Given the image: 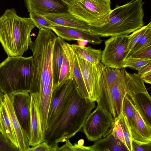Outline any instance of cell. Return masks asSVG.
<instances>
[{
	"label": "cell",
	"mask_w": 151,
	"mask_h": 151,
	"mask_svg": "<svg viewBox=\"0 0 151 151\" xmlns=\"http://www.w3.org/2000/svg\"><path fill=\"white\" fill-rule=\"evenodd\" d=\"M78 45L81 47L85 46L88 42L85 40H78Z\"/></svg>",
	"instance_id": "41"
},
{
	"label": "cell",
	"mask_w": 151,
	"mask_h": 151,
	"mask_svg": "<svg viewBox=\"0 0 151 151\" xmlns=\"http://www.w3.org/2000/svg\"><path fill=\"white\" fill-rule=\"evenodd\" d=\"M76 54L91 63L95 65L101 62L102 52L101 49H96L90 46L81 47L78 45L71 44Z\"/></svg>",
	"instance_id": "23"
},
{
	"label": "cell",
	"mask_w": 151,
	"mask_h": 151,
	"mask_svg": "<svg viewBox=\"0 0 151 151\" xmlns=\"http://www.w3.org/2000/svg\"><path fill=\"white\" fill-rule=\"evenodd\" d=\"M0 130L18 148L15 133L4 103L0 106Z\"/></svg>",
	"instance_id": "24"
},
{
	"label": "cell",
	"mask_w": 151,
	"mask_h": 151,
	"mask_svg": "<svg viewBox=\"0 0 151 151\" xmlns=\"http://www.w3.org/2000/svg\"></svg>",
	"instance_id": "42"
},
{
	"label": "cell",
	"mask_w": 151,
	"mask_h": 151,
	"mask_svg": "<svg viewBox=\"0 0 151 151\" xmlns=\"http://www.w3.org/2000/svg\"><path fill=\"white\" fill-rule=\"evenodd\" d=\"M147 92L140 76L126 70L119 80L105 88L96 102L97 105L116 119L122 112L123 101L126 93L132 98L138 92Z\"/></svg>",
	"instance_id": "5"
},
{
	"label": "cell",
	"mask_w": 151,
	"mask_h": 151,
	"mask_svg": "<svg viewBox=\"0 0 151 151\" xmlns=\"http://www.w3.org/2000/svg\"><path fill=\"white\" fill-rule=\"evenodd\" d=\"M91 151H128L125 145L115 138L111 132L106 137L100 139L89 146Z\"/></svg>",
	"instance_id": "22"
},
{
	"label": "cell",
	"mask_w": 151,
	"mask_h": 151,
	"mask_svg": "<svg viewBox=\"0 0 151 151\" xmlns=\"http://www.w3.org/2000/svg\"><path fill=\"white\" fill-rule=\"evenodd\" d=\"M64 53L63 49L57 39L53 47L52 62L53 81L55 88L58 83Z\"/></svg>",
	"instance_id": "25"
},
{
	"label": "cell",
	"mask_w": 151,
	"mask_h": 151,
	"mask_svg": "<svg viewBox=\"0 0 151 151\" xmlns=\"http://www.w3.org/2000/svg\"><path fill=\"white\" fill-rule=\"evenodd\" d=\"M76 54L91 100L96 101L99 99L103 89V72L105 66L101 62L93 64L77 54Z\"/></svg>",
	"instance_id": "9"
},
{
	"label": "cell",
	"mask_w": 151,
	"mask_h": 151,
	"mask_svg": "<svg viewBox=\"0 0 151 151\" xmlns=\"http://www.w3.org/2000/svg\"><path fill=\"white\" fill-rule=\"evenodd\" d=\"M4 94L0 88V106L3 103Z\"/></svg>",
	"instance_id": "40"
},
{
	"label": "cell",
	"mask_w": 151,
	"mask_h": 151,
	"mask_svg": "<svg viewBox=\"0 0 151 151\" xmlns=\"http://www.w3.org/2000/svg\"><path fill=\"white\" fill-rule=\"evenodd\" d=\"M76 85L74 79L72 78L61 87L55 88L52 93L48 112L46 129L66 107Z\"/></svg>",
	"instance_id": "11"
},
{
	"label": "cell",
	"mask_w": 151,
	"mask_h": 151,
	"mask_svg": "<svg viewBox=\"0 0 151 151\" xmlns=\"http://www.w3.org/2000/svg\"><path fill=\"white\" fill-rule=\"evenodd\" d=\"M0 151H19V148L0 130Z\"/></svg>",
	"instance_id": "33"
},
{
	"label": "cell",
	"mask_w": 151,
	"mask_h": 151,
	"mask_svg": "<svg viewBox=\"0 0 151 151\" xmlns=\"http://www.w3.org/2000/svg\"><path fill=\"white\" fill-rule=\"evenodd\" d=\"M150 25L151 22H150L146 25L140 28L133 32L129 35H128V45L125 59L127 57L133 48L142 38L148 28Z\"/></svg>",
	"instance_id": "27"
},
{
	"label": "cell",
	"mask_w": 151,
	"mask_h": 151,
	"mask_svg": "<svg viewBox=\"0 0 151 151\" xmlns=\"http://www.w3.org/2000/svg\"><path fill=\"white\" fill-rule=\"evenodd\" d=\"M132 99L144 121L151 126V98L148 92H138Z\"/></svg>",
	"instance_id": "21"
},
{
	"label": "cell",
	"mask_w": 151,
	"mask_h": 151,
	"mask_svg": "<svg viewBox=\"0 0 151 151\" xmlns=\"http://www.w3.org/2000/svg\"><path fill=\"white\" fill-rule=\"evenodd\" d=\"M132 105L134 113L130 127L132 139L141 142H151V126L147 125L144 121L135 107L133 101Z\"/></svg>",
	"instance_id": "19"
},
{
	"label": "cell",
	"mask_w": 151,
	"mask_h": 151,
	"mask_svg": "<svg viewBox=\"0 0 151 151\" xmlns=\"http://www.w3.org/2000/svg\"><path fill=\"white\" fill-rule=\"evenodd\" d=\"M132 151H151V142L143 143L132 139Z\"/></svg>",
	"instance_id": "35"
},
{
	"label": "cell",
	"mask_w": 151,
	"mask_h": 151,
	"mask_svg": "<svg viewBox=\"0 0 151 151\" xmlns=\"http://www.w3.org/2000/svg\"><path fill=\"white\" fill-rule=\"evenodd\" d=\"M12 93L15 114L29 140L30 135L31 95L29 91L26 90L16 91Z\"/></svg>",
	"instance_id": "12"
},
{
	"label": "cell",
	"mask_w": 151,
	"mask_h": 151,
	"mask_svg": "<svg viewBox=\"0 0 151 151\" xmlns=\"http://www.w3.org/2000/svg\"><path fill=\"white\" fill-rule=\"evenodd\" d=\"M128 35L113 36L105 41V47L102 52L101 63L108 67L123 68L126 54Z\"/></svg>",
	"instance_id": "10"
},
{
	"label": "cell",
	"mask_w": 151,
	"mask_h": 151,
	"mask_svg": "<svg viewBox=\"0 0 151 151\" xmlns=\"http://www.w3.org/2000/svg\"><path fill=\"white\" fill-rule=\"evenodd\" d=\"M69 6H72L78 0H63Z\"/></svg>",
	"instance_id": "39"
},
{
	"label": "cell",
	"mask_w": 151,
	"mask_h": 151,
	"mask_svg": "<svg viewBox=\"0 0 151 151\" xmlns=\"http://www.w3.org/2000/svg\"><path fill=\"white\" fill-rule=\"evenodd\" d=\"M59 147L58 143L49 144L47 142L44 141L30 147L28 151H57Z\"/></svg>",
	"instance_id": "34"
},
{
	"label": "cell",
	"mask_w": 151,
	"mask_h": 151,
	"mask_svg": "<svg viewBox=\"0 0 151 151\" xmlns=\"http://www.w3.org/2000/svg\"><path fill=\"white\" fill-rule=\"evenodd\" d=\"M150 46H151V25L148 28L142 38L129 52L127 57L142 49Z\"/></svg>",
	"instance_id": "32"
},
{
	"label": "cell",
	"mask_w": 151,
	"mask_h": 151,
	"mask_svg": "<svg viewBox=\"0 0 151 151\" xmlns=\"http://www.w3.org/2000/svg\"><path fill=\"white\" fill-rule=\"evenodd\" d=\"M133 100L128 93H126L123 99L122 106V112L125 116L129 124L131 126L133 116Z\"/></svg>",
	"instance_id": "30"
},
{
	"label": "cell",
	"mask_w": 151,
	"mask_h": 151,
	"mask_svg": "<svg viewBox=\"0 0 151 151\" xmlns=\"http://www.w3.org/2000/svg\"><path fill=\"white\" fill-rule=\"evenodd\" d=\"M43 16L53 26L59 25L90 32L91 26L90 24L69 12L47 14Z\"/></svg>",
	"instance_id": "18"
},
{
	"label": "cell",
	"mask_w": 151,
	"mask_h": 151,
	"mask_svg": "<svg viewBox=\"0 0 151 151\" xmlns=\"http://www.w3.org/2000/svg\"><path fill=\"white\" fill-rule=\"evenodd\" d=\"M129 56L141 58L151 59V46L142 49Z\"/></svg>",
	"instance_id": "36"
},
{
	"label": "cell",
	"mask_w": 151,
	"mask_h": 151,
	"mask_svg": "<svg viewBox=\"0 0 151 151\" xmlns=\"http://www.w3.org/2000/svg\"><path fill=\"white\" fill-rule=\"evenodd\" d=\"M125 71L124 68L118 69L105 66L103 72V88L101 93L105 88L120 79Z\"/></svg>",
	"instance_id": "26"
},
{
	"label": "cell",
	"mask_w": 151,
	"mask_h": 151,
	"mask_svg": "<svg viewBox=\"0 0 151 151\" xmlns=\"http://www.w3.org/2000/svg\"><path fill=\"white\" fill-rule=\"evenodd\" d=\"M51 30L65 40H85L94 45H99L102 42L100 36L89 31L59 25L53 26Z\"/></svg>",
	"instance_id": "15"
},
{
	"label": "cell",
	"mask_w": 151,
	"mask_h": 151,
	"mask_svg": "<svg viewBox=\"0 0 151 151\" xmlns=\"http://www.w3.org/2000/svg\"><path fill=\"white\" fill-rule=\"evenodd\" d=\"M138 71V74L140 76L151 71V62L142 67Z\"/></svg>",
	"instance_id": "37"
},
{
	"label": "cell",
	"mask_w": 151,
	"mask_h": 151,
	"mask_svg": "<svg viewBox=\"0 0 151 151\" xmlns=\"http://www.w3.org/2000/svg\"><path fill=\"white\" fill-rule=\"evenodd\" d=\"M72 78H73L71 74L69 62L64 53L58 83L55 88L61 87L67 81Z\"/></svg>",
	"instance_id": "28"
},
{
	"label": "cell",
	"mask_w": 151,
	"mask_h": 151,
	"mask_svg": "<svg viewBox=\"0 0 151 151\" xmlns=\"http://www.w3.org/2000/svg\"><path fill=\"white\" fill-rule=\"evenodd\" d=\"M140 76L144 82L150 84L151 83V71L146 73Z\"/></svg>",
	"instance_id": "38"
},
{
	"label": "cell",
	"mask_w": 151,
	"mask_h": 151,
	"mask_svg": "<svg viewBox=\"0 0 151 151\" xmlns=\"http://www.w3.org/2000/svg\"><path fill=\"white\" fill-rule=\"evenodd\" d=\"M34 42L31 40L29 47L32 53L34 70L30 93L38 92L41 100L52 98L55 87L52 71L53 49L58 36L50 29H39Z\"/></svg>",
	"instance_id": "1"
},
{
	"label": "cell",
	"mask_w": 151,
	"mask_h": 151,
	"mask_svg": "<svg viewBox=\"0 0 151 151\" xmlns=\"http://www.w3.org/2000/svg\"><path fill=\"white\" fill-rule=\"evenodd\" d=\"M30 146H35L44 141V133L41 126L39 110V94L38 92L30 93Z\"/></svg>",
	"instance_id": "17"
},
{
	"label": "cell",
	"mask_w": 151,
	"mask_h": 151,
	"mask_svg": "<svg viewBox=\"0 0 151 151\" xmlns=\"http://www.w3.org/2000/svg\"><path fill=\"white\" fill-rule=\"evenodd\" d=\"M110 0H78L69 6L68 12L94 26L101 22L111 9Z\"/></svg>",
	"instance_id": "7"
},
{
	"label": "cell",
	"mask_w": 151,
	"mask_h": 151,
	"mask_svg": "<svg viewBox=\"0 0 151 151\" xmlns=\"http://www.w3.org/2000/svg\"><path fill=\"white\" fill-rule=\"evenodd\" d=\"M111 133L116 139L125 145L128 151H132L130 127L125 116L122 112L119 116L114 119Z\"/></svg>",
	"instance_id": "20"
},
{
	"label": "cell",
	"mask_w": 151,
	"mask_h": 151,
	"mask_svg": "<svg viewBox=\"0 0 151 151\" xmlns=\"http://www.w3.org/2000/svg\"><path fill=\"white\" fill-rule=\"evenodd\" d=\"M35 27L30 17L19 16L14 8L0 16V43L8 57L22 56L27 51Z\"/></svg>",
	"instance_id": "4"
},
{
	"label": "cell",
	"mask_w": 151,
	"mask_h": 151,
	"mask_svg": "<svg viewBox=\"0 0 151 151\" xmlns=\"http://www.w3.org/2000/svg\"><path fill=\"white\" fill-rule=\"evenodd\" d=\"M34 70L32 56L8 57L0 63V88L4 94L29 91Z\"/></svg>",
	"instance_id": "6"
},
{
	"label": "cell",
	"mask_w": 151,
	"mask_h": 151,
	"mask_svg": "<svg viewBox=\"0 0 151 151\" xmlns=\"http://www.w3.org/2000/svg\"><path fill=\"white\" fill-rule=\"evenodd\" d=\"M29 17L35 27L39 29L45 28L52 29L53 25L43 16L35 12H30Z\"/></svg>",
	"instance_id": "31"
},
{
	"label": "cell",
	"mask_w": 151,
	"mask_h": 151,
	"mask_svg": "<svg viewBox=\"0 0 151 151\" xmlns=\"http://www.w3.org/2000/svg\"><path fill=\"white\" fill-rule=\"evenodd\" d=\"M142 0H133L117 6L100 23L91 26L90 32L100 37L128 35L144 26Z\"/></svg>",
	"instance_id": "3"
},
{
	"label": "cell",
	"mask_w": 151,
	"mask_h": 151,
	"mask_svg": "<svg viewBox=\"0 0 151 151\" xmlns=\"http://www.w3.org/2000/svg\"><path fill=\"white\" fill-rule=\"evenodd\" d=\"M57 40L63 49L69 61L71 74L76 83L79 92L83 96L91 101L83 78L76 53L71 44L58 37H57Z\"/></svg>",
	"instance_id": "13"
},
{
	"label": "cell",
	"mask_w": 151,
	"mask_h": 151,
	"mask_svg": "<svg viewBox=\"0 0 151 151\" xmlns=\"http://www.w3.org/2000/svg\"><path fill=\"white\" fill-rule=\"evenodd\" d=\"M96 106L82 96L77 85L65 108L44 133V141L49 144L64 142L81 130Z\"/></svg>",
	"instance_id": "2"
},
{
	"label": "cell",
	"mask_w": 151,
	"mask_h": 151,
	"mask_svg": "<svg viewBox=\"0 0 151 151\" xmlns=\"http://www.w3.org/2000/svg\"><path fill=\"white\" fill-rule=\"evenodd\" d=\"M114 119L97 105L91 113L82 127L87 139L95 141L106 137L111 132Z\"/></svg>",
	"instance_id": "8"
},
{
	"label": "cell",
	"mask_w": 151,
	"mask_h": 151,
	"mask_svg": "<svg viewBox=\"0 0 151 151\" xmlns=\"http://www.w3.org/2000/svg\"><path fill=\"white\" fill-rule=\"evenodd\" d=\"M28 12L42 15L68 12L69 6L63 0H25Z\"/></svg>",
	"instance_id": "14"
},
{
	"label": "cell",
	"mask_w": 151,
	"mask_h": 151,
	"mask_svg": "<svg viewBox=\"0 0 151 151\" xmlns=\"http://www.w3.org/2000/svg\"><path fill=\"white\" fill-rule=\"evenodd\" d=\"M151 62V59L141 58L128 56L124 61L122 68H129L138 71L142 67Z\"/></svg>",
	"instance_id": "29"
},
{
	"label": "cell",
	"mask_w": 151,
	"mask_h": 151,
	"mask_svg": "<svg viewBox=\"0 0 151 151\" xmlns=\"http://www.w3.org/2000/svg\"><path fill=\"white\" fill-rule=\"evenodd\" d=\"M3 103L14 132L19 151H28L30 148L29 139L15 114L12 93L4 94Z\"/></svg>",
	"instance_id": "16"
}]
</instances>
